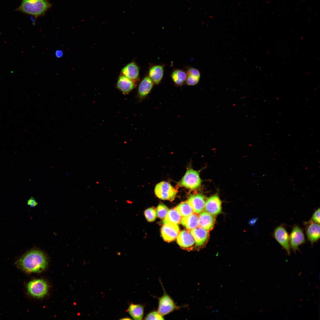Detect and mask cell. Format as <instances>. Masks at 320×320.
<instances>
[{
	"instance_id": "cell-1",
	"label": "cell",
	"mask_w": 320,
	"mask_h": 320,
	"mask_svg": "<svg viewBox=\"0 0 320 320\" xmlns=\"http://www.w3.org/2000/svg\"><path fill=\"white\" fill-rule=\"evenodd\" d=\"M47 264L45 254L38 250L28 252L16 263L18 268L28 273L41 272L46 268Z\"/></svg>"
},
{
	"instance_id": "cell-2",
	"label": "cell",
	"mask_w": 320,
	"mask_h": 320,
	"mask_svg": "<svg viewBox=\"0 0 320 320\" xmlns=\"http://www.w3.org/2000/svg\"><path fill=\"white\" fill-rule=\"evenodd\" d=\"M51 6L48 0H21L16 10L36 18L44 14Z\"/></svg>"
},
{
	"instance_id": "cell-3",
	"label": "cell",
	"mask_w": 320,
	"mask_h": 320,
	"mask_svg": "<svg viewBox=\"0 0 320 320\" xmlns=\"http://www.w3.org/2000/svg\"><path fill=\"white\" fill-rule=\"evenodd\" d=\"M154 192L160 199L172 201L175 199L177 191L169 183L162 181L156 185Z\"/></svg>"
},
{
	"instance_id": "cell-4",
	"label": "cell",
	"mask_w": 320,
	"mask_h": 320,
	"mask_svg": "<svg viewBox=\"0 0 320 320\" xmlns=\"http://www.w3.org/2000/svg\"><path fill=\"white\" fill-rule=\"evenodd\" d=\"M201 180L198 172L189 169L179 183V185L191 190L198 188L201 185Z\"/></svg>"
},
{
	"instance_id": "cell-5",
	"label": "cell",
	"mask_w": 320,
	"mask_h": 320,
	"mask_svg": "<svg viewBox=\"0 0 320 320\" xmlns=\"http://www.w3.org/2000/svg\"><path fill=\"white\" fill-rule=\"evenodd\" d=\"M163 295L158 299L157 311L163 316L169 314L180 307L177 305L171 297L164 289Z\"/></svg>"
},
{
	"instance_id": "cell-6",
	"label": "cell",
	"mask_w": 320,
	"mask_h": 320,
	"mask_svg": "<svg viewBox=\"0 0 320 320\" xmlns=\"http://www.w3.org/2000/svg\"><path fill=\"white\" fill-rule=\"evenodd\" d=\"M27 289L31 295L37 298H41L47 294L48 286L46 282L43 279H34L28 283Z\"/></svg>"
},
{
	"instance_id": "cell-7",
	"label": "cell",
	"mask_w": 320,
	"mask_h": 320,
	"mask_svg": "<svg viewBox=\"0 0 320 320\" xmlns=\"http://www.w3.org/2000/svg\"><path fill=\"white\" fill-rule=\"evenodd\" d=\"M164 224L161 230V236L164 240L168 242L174 241L179 233L178 226L177 224L172 223Z\"/></svg>"
},
{
	"instance_id": "cell-8",
	"label": "cell",
	"mask_w": 320,
	"mask_h": 320,
	"mask_svg": "<svg viewBox=\"0 0 320 320\" xmlns=\"http://www.w3.org/2000/svg\"><path fill=\"white\" fill-rule=\"evenodd\" d=\"M305 241L304 235L302 230L298 226L295 225L289 237V243L293 250H298V247Z\"/></svg>"
},
{
	"instance_id": "cell-9",
	"label": "cell",
	"mask_w": 320,
	"mask_h": 320,
	"mask_svg": "<svg viewBox=\"0 0 320 320\" xmlns=\"http://www.w3.org/2000/svg\"><path fill=\"white\" fill-rule=\"evenodd\" d=\"M274 236L276 240L286 250L289 255L290 254L289 236L285 228L282 225L276 227Z\"/></svg>"
},
{
	"instance_id": "cell-10",
	"label": "cell",
	"mask_w": 320,
	"mask_h": 320,
	"mask_svg": "<svg viewBox=\"0 0 320 320\" xmlns=\"http://www.w3.org/2000/svg\"><path fill=\"white\" fill-rule=\"evenodd\" d=\"M204 208L206 212L212 215H217L221 212V201L217 194H215L207 200Z\"/></svg>"
},
{
	"instance_id": "cell-11",
	"label": "cell",
	"mask_w": 320,
	"mask_h": 320,
	"mask_svg": "<svg viewBox=\"0 0 320 320\" xmlns=\"http://www.w3.org/2000/svg\"><path fill=\"white\" fill-rule=\"evenodd\" d=\"M187 202L195 213H200L204 208L205 202L204 197L201 194L191 195L188 199Z\"/></svg>"
},
{
	"instance_id": "cell-12",
	"label": "cell",
	"mask_w": 320,
	"mask_h": 320,
	"mask_svg": "<svg viewBox=\"0 0 320 320\" xmlns=\"http://www.w3.org/2000/svg\"><path fill=\"white\" fill-rule=\"evenodd\" d=\"M121 73L135 83L139 80V68L135 62L130 63L124 67L121 70Z\"/></svg>"
},
{
	"instance_id": "cell-13",
	"label": "cell",
	"mask_w": 320,
	"mask_h": 320,
	"mask_svg": "<svg viewBox=\"0 0 320 320\" xmlns=\"http://www.w3.org/2000/svg\"><path fill=\"white\" fill-rule=\"evenodd\" d=\"M154 83L148 76L145 77L140 82L138 89V95L142 100L149 94L152 89Z\"/></svg>"
},
{
	"instance_id": "cell-14",
	"label": "cell",
	"mask_w": 320,
	"mask_h": 320,
	"mask_svg": "<svg viewBox=\"0 0 320 320\" xmlns=\"http://www.w3.org/2000/svg\"><path fill=\"white\" fill-rule=\"evenodd\" d=\"M215 221L213 215L207 212L201 213L198 217L199 226L207 231L212 228Z\"/></svg>"
},
{
	"instance_id": "cell-15",
	"label": "cell",
	"mask_w": 320,
	"mask_h": 320,
	"mask_svg": "<svg viewBox=\"0 0 320 320\" xmlns=\"http://www.w3.org/2000/svg\"><path fill=\"white\" fill-rule=\"evenodd\" d=\"M135 83L130 79L121 75L118 79L117 87L123 94H127L135 87Z\"/></svg>"
},
{
	"instance_id": "cell-16",
	"label": "cell",
	"mask_w": 320,
	"mask_h": 320,
	"mask_svg": "<svg viewBox=\"0 0 320 320\" xmlns=\"http://www.w3.org/2000/svg\"><path fill=\"white\" fill-rule=\"evenodd\" d=\"M177 237L178 244L184 248H189L193 246L195 242L194 239L190 232L186 230L181 231Z\"/></svg>"
},
{
	"instance_id": "cell-17",
	"label": "cell",
	"mask_w": 320,
	"mask_h": 320,
	"mask_svg": "<svg viewBox=\"0 0 320 320\" xmlns=\"http://www.w3.org/2000/svg\"><path fill=\"white\" fill-rule=\"evenodd\" d=\"M190 233L197 246L203 245L207 240L208 236V231L199 227L191 230Z\"/></svg>"
},
{
	"instance_id": "cell-18",
	"label": "cell",
	"mask_w": 320,
	"mask_h": 320,
	"mask_svg": "<svg viewBox=\"0 0 320 320\" xmlns=\"http://www.w3.org/2000/svg\"><path fill=\"white\" fill-rule=\"evenodd\" d=\"M306 233L308 240L312 243L316 242L320 238L319 224L314 222H309Z\"/></svg>"
},
{
	"instance_id": "cell-19",
	"label": "cell",
	"mask_w": 320,
	"mask_h": 320,
	"mask_svg": "<svg viewBox=\"0 0 320 320\" xmlns=\"http://www.w3.org/2000/svg\"><path fill=\"white\" fill-rule=\"evenodd\" d=\"M164 72L163 66L161 65H156L152 66L149 70L148 77L151 79L154 84H159L163 77Z\"/></svg>"
},
{
	"instance_id": "cell-20",
	"label": "cell",
	"mask_w": 320,
	"mask_h": 320,
	"mask_svg": "<svg viewBox=\"0 0 320 320\" xmlns=\"http://www.w3.org/2000/svg\"><path fill=\"white\" fill-rule=\"evenodd\" d=\"M128 311L134 320H142L144 315V307L140 304H131L129 306Z\"/></svg>"
},
{
	"instance_id": "cell-21",
	"label": "cell",
	"mask_w": 320,
	"mask_h": 320,
	"mask_svg": "<svg viewBox=\"0 0 320 320\" xmlns=\"http://www.w3.org/2000/svg\"><path fill=\"white\" fill-rule=\"evenodd\" d=\"M198 216L195 214H193L183 217L180 223L181 224L188 229L191 230L197 227Z\"/></svg>"
},
{
	"instance_id": "cell-22",
	"label": "cell",
	"mask_w": 320,
	"mask_h": 320,
	"mask_svg": "<svg viewBox=\"0 0 320 320\" xmlns=\"http://www.w3.org/2000/svg\"><path fill=\"white\" fill-rule=\"evenodd\" d=\"M171 77L176 85L180 86L185 82L187 73L183 70L177 69L173 71Z\"/></svg>"
},
{
	"instance_id": "cell-23",
	"label": "cell",
	"mask_w": 320,
	"mask_h": 320,
	"mask_svg": "<svg viewBox=\"0 0 320 320\" xmlns=\"http://www.w3.org/2000/svg\"><path fill=\"white\" fill-rule=\"evenodd\" d=\"M181 216L175 209L168 210L163 221L164 224L172 223L176 224L180 223L182 219Z\"/></svg>"
},
{
	"instance_id": "cell-24",
	"label": "cell",
	"mask_w": 320,
	"mask_h": 320,
	"mask_svg": "<svg viewBox=\"0 0 320 320\" xmlns=\"http://www.w3.org/2000/svg\"><path fill=\"white\" fill-rule=\"evenodd\" d=\"M175 209L182 217L187 216L193 213L192 209L187 202L181 203L175 208Z\"/></svg>"
},
{
	"instance_id": "cell-25",
	"label": "cell",
	"mask_w": 320,
	"mask_h": 320,
	"mask_svg": "<svg viewBox=\"0 0 320 320\" xmlns=\"http://www.w3.org/2000/svg\"><path fill=\"white\" fill-rule=\"evenodd\" d=\"M167 207L164 204L161 203L157 207L156 214L157 216L161 219L164 218L168 211Z\"/></svg>"
},
{
	"instance_id": "cell-26",
	"label": "cell",
	"mask_w": 320,
	"mask_h": 320,
	"mask_svg": "<svg viewBox=\"0 0 320 320\" xmlns=\"http://www.w3.org/2000/svg\"><path fill=\"white\" fill-rule=\"evenodd\" d=\"M144 215L146 219L149 222L154 221L156 217V212L152 208H149L145 210Z\"/></svg>"
},
{
	"instance_id": "cell-27",
	"label": "cell",
	"mask_w": 320,
	"mask_h": 320,
	"mask_svg": "<svg viewBox=\"0 0 320 320\" xmlns=\"http://www.w3.org/2000/svg\"><path fill=\"white\" fill-rule=\"evenodd\" d=\"M145 320H162L164 319L163 316L158 311H154L148 313L144 319Z\"/></svg>"
},
{
	"instance_id": "cell-28",
	"label": "cell",
	"mask_w": 320,
	"mask_h": 320,
	"mask_svg": "<svg viewBox=\"0 0 320 320\" xmlns=\"http://www.w3.org/2000/svg\"><path fill=\"white\" fill-rule=\"evenodd\" d=\"M200 77L193 75L187 74L185 81L186 84L188 85L193 86L197 84L199 81Z\"/></svg>"
},
{
	"instance_id": "cell-29",
	"label": "cell",
	"mask_w": 320,
	"mask_h": 320,
	"mask_svg": "<svg viewBox=\"0 0 320 320\" xmlns=\"http://www.w3.org/2000/svg\"><path fill=\"white\" fill-rule=\"evenodd\" d=\"M314 222L319 224L320 223V209H317L313 213L311 220L309 222Z\"/></svg>"
},
{
	"instance_id": "cell-30",
	"label": "cell",
	"mask_w": 320,
	"mask_h": 320,
	"mask_svg": "<svg viewBox=\"0 0 320 320\" xmlns=\"http://www.w3.org/2000/svg\"><path fill=\"white\" fill-rule=\"evenodd\" d=\"M187 74H190L199 77H200L199 71L197 69L193 68H189L187 70Z\"/></svg>"
},
{
	"instance_id": "cell-31",
	"label": "cell",
	"mask_w": 320,
	"mask_h": 320,
	"mask_svg": "<svg viewBox=\"0 0 320 320\" xmlns=\"http://www.w3.org/2000/svg\"><path fill=\"white\" fill-rule=\"evenodd\" d=\"M28 204L31 207H34L38 204V203L36 200L33 197H31L27 201Z\"/></svg>"
},
{
	"instance_id": "cell-32",
	"label": "cell",
	"mask_w": 320,
	"mask_h": 320,
	"mask_svg": "<svg viewBox=\"0 0 320 320\" xmlns=\"http://www.w3.org/2000/svg\"><path fill=\"white\" fill-rule=\"evenodd\" d=\"M55 55L58 58L61 57L63 55V52L61 50H57L56 52Z\"/></svg>"
}]
</instances>
